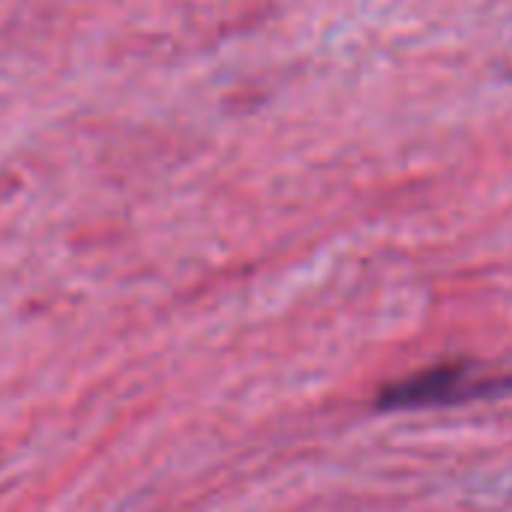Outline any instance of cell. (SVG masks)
<instances>
[{
  "label": "cell",
  "instance_id": "6da1fadb",
  "mask_svg": "<svg viewBox=\"0 0 512 512\" xmlns=\"http://www.w3.org/2000/svg\"><path fill=\"white\" fill-rule=\"evenodd\" d=\"M465 390V375L456 369H429L414 375L384 393V405L393 408H417V405H438L450 402L456 393Z\"/></svg>",
  "mask_w": 512,
  "mask_h": 512
}]
</instances>
